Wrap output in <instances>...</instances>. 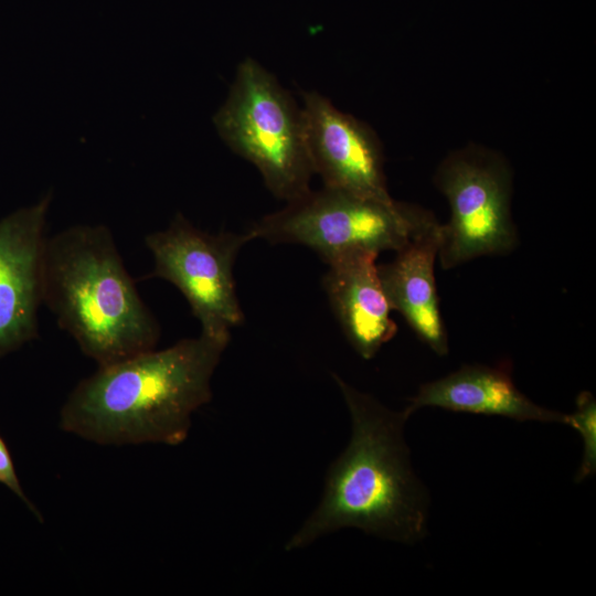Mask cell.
Returning a JSON list of instances; mask_svg holds the SVG:
<instances>
[{
	"label": "cell",
	"mask_w": 596,
	"mask_h": 596,
	"mask_svg": "<svg viewBox=\"0 0 596 596\" xmlns=\"http://www.w3.org/2000/svg\"><path fill=\"white\" fill-rule=\"evenodd\" d=\"M300 108L309 160L323 185L393 201L381 148L372 131L317 92L304 93Z\"/></svg>",
	"instance_id": "8"
},
{
	"label": "cell",
	"mask_w": 596,
	"mask_h": 596,
	"mask_svg": "<svg viewBox=\"0 0 596 596\" xmlns=\"http://www.w3.org/2000/svg\"><path fill=\"white\" fill-rule=\"evenodd\" d=\"M422 407H439L519 422L570 424V414L538 405L515 385L510 362L465 364L448 375L423 384L404 408L408 416Z\"/></svg>",
	"instance_id": "12"
},
{
	"label": "cell",
	"mask_w": 596,
	"mask_h": 596,
	"mask_svg": "<svg viewBox=\"0 0 596 596\" xmlns=\"http://www.w3.org/2000/svg\"><path fill=\"white\" fill-rule=\"evenodd\" d=\"M427 214L394 200L380 201L323 185L259 219L247 233L251 240L307 246L327 263L356 251L396 252Z\"/></svg>",
	"instance_id": "5"
},
{
	"label": "cell",
	"mask_w": 596,
	"mask_h": 596,
	"mask_svg": "<svg viewBox=\"0 0 596 596\" xmlns=\"http://www.w3.org/2000/svg\"><path fill=\"white\" fill-rule=\"evenodd\" d=\"M213 123L224 142L257 168L276 198L290 202L311 189L301 108L254 58L238 64Z\"/></svg>",
	"instance_id": "4"
},
{
	"label": "cell",
	"mask_w": 596,
	"mask_h": 596,
	"mask_svg": "<svg viewBox=\"0 0 596 596\" xmlns=\"http://www.w3.org/2000/svg\"><path fill=\"white\" fill-rule=\"evenodd\" d=\"M575 428L583 441V457L575 481L582 482L596 471V400L588 391L576 397V409L570 414V424Z\"/></svg>",
	"instance_id": "13"
},
{
	"label": "cell",
	"mask_w": 596,
	"mask_h": 596,
	"mask_svg": "<svg viewBox=\"0 0 596 596\" xmlns=\"http://www.w3.org/2000/svg\"><path fill=\"white\" fill-rule=\"evenodd\" d=\"M377 254L356 251L327 262L322 284L341 329L364 360L374 358L397 332L379 276Z\"/></svg>",
	"instance_id": "11"
},
{
	"label": "cell",
	"mask_w": 596,
	"mask_h": 596,
	"mask_svg": "<svg viewBox=\"0 0 596 596\" xmlns=\"http://www.w3.org/2000/svg\"><path fill=\"white\" fill-rule=\"evenodd\" d=\"M47 193L0 220V359L39 337Z\"/></svg>",
	"instance_id": "9"
},
{
	"label": "cell",
	"mask_w": 596,
	"mask_h": 596,
	"mask_svg": "<svg viewBox=\"0 0 596 596\" xmlns=\"http://www.w3.org/2000/svg\"><path fill=\"white\" fill-rule=\"evenodd\" d=\"M351 418L345 449L329 466L317 508L290 536L286 551L301 550L345 528L413 544L427 533L428 493L415 475L404 439L407 413L332 374Z\"/></svg>",
	"instance_id": "2"
},
{
	"label": "cell",
	"mask_w": 596,
	"mask_h": 596,
	"mask_svg": "<svg viewBox=\"0 0 596 596\" xmlns=\"http://www.w3.org/2000/svg\"><path fill=\"white\" fill-rule=\"evenodd\" d=\"M439 246L440 224L428 213L395 257L377 265V270L392 310L403 316L424 344L444 356L449 343L435 278Z\"/></svg>",
	"instance_id": "10"
},
{
	"label": "cell",
	"mask_w": 596,
	"mask_h": 596,
	"mask_svg": "<svg viewBox=\"0 0 596 596\" xmlns=\"http://www.w3.org/2000/svg\"><path fill=\"white\" fill-rule=\"evenodd\" d=\"M42 299L98 366L156 349L158 321L105 225H74L46 237Z\"/></svg>",
	"instance_id": "3"
},
{
	"label": "cell",
	"mask_w": 596,
	"mask_h": 596,
	"mask_svg": "<svg viewBox=\"0 0 596 596\" xmlns=\"http://www.w3.org/2000/svg\"><path fill=\"white\" fill-rule=\"evenodd\" d=\"M436 182L450 207L448 222L440 224L438 260L444 269L517 247L510 173L501 161L457 155L441 164Z\"/></svg>",
	"instance_id": "7"
},
{
	"label": "cell",
	"mask_w": 596,
	"mask_h": 596,
	"mask_svg": "<svg viewBox=\"0 0 596 596\" xmlns=\"http://www.w3.org/2000/svg\"><path fill=\"white\" fill-rule=\"evenodd\" d=\"M228 342L201 332L98 366L67 396L60 428L105 446L183 443L193 413L212 398V376Z\"/></svg>",
	"instance_id": "1"
},
{
	"label": "cell",
	"mask_w": 596,
	"mask_h": 596,
	"mask_svg": "<svg viewBox=\"0 0 596 596\" xmlns=\"http://www.w3.org/2000/svg\"><path fill=\"white\" fill-rule=\"evenodd\" d=\"M0 485L8 488L13 494H15L23 504L30 510V512L40 521L43 522V517L39 509L32 503V501L25 494L22 485L19 480L15 467L13 464L10 450L0 435Z\"/></svg>",
	"instance_id": "14"
},
{
	"label": "cell",
	"mask_w": 596,
	"mask_h": 596,
	"mask_svg": "<svg viewBox=\"0 0 596 596\" xmlns=\"http://www.w3.org/2000/svg\"><path fill=\"white\" fill-rule=\"evenodd\" d=\"M249 241L247 232H204L178 213L167 228L145 236L153 268L142 279L171 283L187 299L201 332L231 338V329L244 318L233 267Z\"/></svg>",
	"instance_id": "6"
}]
</instances>
